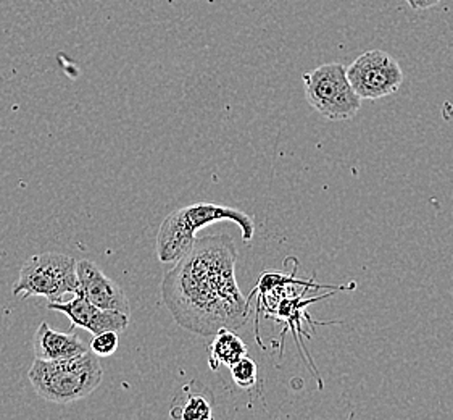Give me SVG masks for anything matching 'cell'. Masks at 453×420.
<instances>
[{
	"label": "cell",
	"mask_w": 453,
	"mask_h": 420,
	"mask_svg": "<svg viewBox=\"0 0 453 420\" xmlns=\"http://www.w3.org/2000/svg\"><path fill=\"white\" fill-rule=\"evenodd\" d=\"M237 247L226 233L196 237L162 280V299L174 322L202 337L245 325L250 301L236 278Z\"/></svg>",
	"instance_id": "cell-1"
},
{
	"label": "cell",
	"mask_w": 453,
	"mask_h": 420,
	"mask_svg": "<svg viewBox=\"0 0 453 420\" xmlns=\"http://www.w3.org/2000/svg\"><path fill=\"white\" fill-rule=\"evenodd\" d=\"M225 220L236 223L244 241L254 239V219L242 210L211 202H194L182 209L173 210L162 222L157 235L155 251L158 261L162 264H174L191 249L197 231Z\"/></svg>",
	"instance_id": "cell-2"
},
{
	"label": "cell",
	"mask_w": 453,
	"mask_h": 420,
	"mask_svg": "<svg viewBox=\"0 0 453 420\" xmlns=\"http://www.w3.org/2000/svg\"><path fill=\"white\" fill-rule=\"evenodd\" d=\"M27 378L42 400L65 406L94 393L102 384L104 370L99 357L89 349L60 361L35 359Z\"/></svg>",
	"instance_id": "cell-3"
},
{
	"label": "cell",
	"mask_w": 453,
	"mask_h": 420,
	"mask_svg": "<svg viewBox=\"0 0 453 420\" xmlns=\"http://www.w3.org/2000/svg\"><path fill=\"white\" fill-rule=\"evenodd\" d=\"M76 261L60 253H42L27 259L21 265L19 282L13 294L27 298H46L47 301H62L66 294L80 290Z\"/></svg>",
	"instance_id": "cell-4"
},
{
	"label": "cell",
	"mask_w": 453,
	"mask_h": 420,
	"mask_svg": "<svg viewBox=\"0 0 453 420\" xmlns=\"http://www.w3.org/2000/svg\"><path fill=\"white\" fill-rule=\"evenodd\" d=\"M345 68L344 65L333 62L319 65L302 76L307 102L333 121L352 120L362 107V99L347 80Z\"/></svg>",
	"instance_id": "cell-5"
},
{
	"label": "cell",
	"mask_w": 453,
	"mask_h": 420,
	"mask_svg": "<svg viewBox=\"0 0 453 420\" xmlns=\"http://www.w3.org/2000/svg\"><path fill=\"white\" fill-rule=\"evenodd\" d=\"M347 80L362 101H378L399 91L403 72L392 55L374 49L358 55L345 68Z\"/></svg>",
	"instance_id": "cell-6"
},
{
	"label": "cell",
	"mask_w": 453,
	"mask_h": 420,
	"mask_svg": "<svg viewBox=\"0 0 453 420\" xmlns=\"http://www.w3.org/2000/svg\"><path fill=\"white\" fill-rule=\"evenodd\" d=\"M50 311L62 312L70 322L72 329L88 330L92 335H97L107 330L113 331H125L129 325V315L123 312L107 311L100 309L96 304L88 301L81 292L73 294L72 299L68 301H50L47 304Z\"/></svg>",
	"instance_id": "cell-7"
},
{
	"label": "cell",
	"mask_w": 453,
	"mask_h": 420,
	"mask_svg": "<svg viewBox=\"0 0 453 420\" xmlns=\"http://www.w3.org/2000/svg\"><path fill=\"white\" fill-rule=\"evenodd\" d=\"M78 284L82 296L100 309L123 312L131 315L127 296L117 282H113L100 270L92 261H81L76 264Z\"/></svg>",
	"instance_id": "cell-8"
},
{
	"label": "cell",
	"mask_w": 453,
	"mask_h": 420,
	"mask_svg": "<svg viewBox=\"0 0 453 420\" xmlns=\"http://www.w3.org/2000/svg\"><path fill=\"white\" fill-rule=\"evenodd\" d=\"M33 345H35L36 359H44V361L70 359L89 351L88 345L82 341L76 331L62 333L52 329L47 322H42L39 325Z\"/></svg>",
	"instance_id": "cell-9"
},
{
	"label": "cell",
	"mask_w": 453,
	"mask_h": 420,
	"mask_svg": "<svg viewBox=\"0 0 453 420\" xmlns=\"http://www.w3.org/2000/svg\"><path fill=\"white\" fill-rule=\"evenodd\" d=\"M170 417L176 420H210L213 417V393L196 380L184 385L174 394Z\"/></svg>",
	"instance_id": "cell-10"
},
{
	"label": "cell",
	"mask_w": 453,
	"mask_h": 420,
	"mask_svg": "<svg viewBox=\"0 0 453 420\" xmlns=\"http://www.w3.org/2000/svg\"><path fill=\"white\" fill-rule=\"evenodd\" d=\"M247 353L244 339L237 337L234 330L221 329L213 335L209 346L210 369L217 372L221 366H233L241 357L247 356Z\"/></svg>",
	"instance_id": "cell-11"
},
{
	"label": "cell",
	"mask_w": 453,
	"mask_h": 420,
	"mask_svg": "<svg viewBox=\"0 0 453 420\" xmlns=\"http://www.w3.org/2000/svg\"><path fill=\"white\" fill-rule=\"evenodd\" d=\"M229 372L234 384L242 390H250L258 380V366L254 359L249 356L241 357L233 366H229Z\"/></svg>",
	"instance_id": "cell-12"
},
{
	"label": "cell",
	"mask_w": 453,
	"mask_h": 420,
	"mask_svg": "<svg viewBox=\"0 0 453 420\" xmlns=\"http://www.w3.org/2000/svg\"><path fill=\"white\" fill-rule=\"evenodd\" d=\"M119 345V331L107 330V331H102V333L94 335L89 349H91L92 353L97 357H109L117 353Z\"/></svg>",
	"instance_id": "cell-13"
},
{
	"label": "cell",
	"mask_w": 453,
	"mask_h": 420,
	"mask_svg": "<svg viewBox=\"0 0 453 420\" xmlns=\"http://www.w3.org/2000/svg\"><path fill=\"white\" fill-rule=\"evenodd\" d=\"M439 2H442V0H411L410 7L415 10H427L437 5Z\"/></svg>",
	"instance_id": "cell-14"
},
{
	"label": "cell",
	"mask_w": 453,
	"mask_h": 420,
	"mask_svg": "<svg viewBox=\"0 0 453 420\" xmlns=\"http://www.w3.org/2000/svg\"><path fill=\"white\" fill-rule=\"evenodd\" d=\"M405 2H407L408 5H410V4H411V0H405Z\"/></svg>",
	"instance_id": "cell-15"
}]
</instances>
